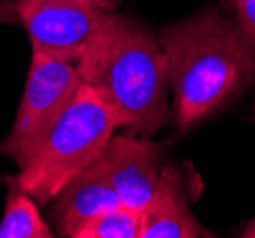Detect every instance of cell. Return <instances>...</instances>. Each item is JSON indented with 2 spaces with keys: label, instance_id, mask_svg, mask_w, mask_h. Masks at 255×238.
<instances>
[{
  "label": "cell",
  "instance_id": "obj_11",
  "mask_svg": "<svg viewBox=\"0 0 255 238\" xmlns=\"http://www.w3.org/2000/svg\"><path fill=\"white\" fill-rule=\"evenodd\" d=\"M255 52V0H223Z\"/></svg>",
  "mask_w": 255,
  "mask_h": 238
},
{
  "label": "cell",
  "instance_id": "obj_2",
  "mask_svg": "<svg viewBox=\"0 0 255 238\" xmlns=\"http://www.w3.org/2000/svg\"><path fill=\"white\" fill-rule=\"evenodd\" d=\"M76 71L117 113L126 133L150 137L168 124V57L158 38L135 19L109 11Z\"/></svg>",
  "mask_w": 255,
  "mask_h": 238
},
{
  "label": "cell",
  "instance_id": "obj_12",
  "mask_svg": "<svg viewBox=\"0 0 255 238\" xmlns=\"http://www.w3.org/2000/svg\"><path fill=\"white\" fill-rule=\"evenodd\" d=\"M240 237H244V238H255V219L252 221V223H248L246 225V229L242 231V235Z\"/></svg>",
  "mask_w": 255,
  "mask_h": 238
},
{
  "label": "cell",
  "instance_id": "obj_9",
  "mask_svg": "<svg viewBox=\"0 0 255 238\" xmlns=\"http://www.w3.org/2000/svg\"><path fill=\"white\" fill-rule=\"evenodd\" d=\"M8 195L0 221V238H52L53 231L42 219L38 204L21 189L15 177H6Z\"/></svg>",
  "mask_w": 255,
  "mask_h": 238
},
{
  "label": "cell",
  "instance_id": "obj_1",
  "mask_svg": "<svg viewBox=\"0 0 255 238\" xmlns=\"http://www.w3.org/2000/svg\"><path fill=\"white\" fill-rule=\"evenodd\" d=\"M168 57L173 120L191 130L255 84V52L238 21L200 10L156 33Z\"/></svg>",
  "mask_w": 255,
  "mask_h": 238
},
{
  "label": "cell",
  "instance_id": "obj_7",
  "mask_svg": "<svg viewBox=\"0 0 255 238\" xmlns=\"http://www.w3.org/2000/svg\"><path fill=\"white\" fill-rule=\"evenodd\" d=\"M213 237L191 212L187 187L173 166H164L158 187L141 212V238Z\"/></svg>",
  "mask_w": 255,
  "mask_h": 238
},
{
  "label": "cell",
  "instance_id": "obj_10",
  "mask_svg": "<svg viewBox=\"0 0 255 238\" xmlns=\"http://www.w3.org/2000/svg\"><path fill=\"white\" fill-rule=\"evenodd\" d=\"M73 238H141V212L120 204L86 221Z\"/></svg>",
  "mask_w": 255,
  "mask_h": 238
},
{
  "label": "cell",
  "instance_id": "obj_6",
  "mask_svg": "<svg viewBox=\"0 0 255 238\" xmlns=\"http://www.w3.org/2000/svg\"><path fill=\"white\" fill-rule=\"evenodd\" d=\"M99 162L120 202L143 212L158 187L164 170L160 149L139 135H113L99 154Z\"/></svg>",
  "mask_w": 255,
  "mask_h": 238
},
{
  "label": "cell",
  "instance_id": "obj_5",
  "mask_svg": "<svg viewBox=\"0 0 255 238\" xmlns=\"http://www.w3.org/2000/svg\"><path fill=\"white\" fill-rule=\"evenodd\" d=\"M115 8L117 0H17L11 11L29 34L32 52L76 65L101 19Z\"/></svg>",
  "mask_w": 255,
  "mask_h": 238
},
{
  "label": "cell",
  "instance_id": "obj_8",
  "mask_svg": "<svg viewBox=\"0 0 255 238\" xmlns=\"http://www.w3.org/2000/svg\"><path fill=\"white\" fill-rule=\"evenodd\" d=\"M53 223L57 235L73 238L78 229L109 208L120 206L117 191L109 183L97 156L88 168L73 177L53 198Z\"/></svg>",
  "mask_w": 255,
  "mask_h": 238
},
{
  "label": "cell",
  "instance_id": "obj_3",
  "mask_svg": "<svg viewBox=\"0 0 255 238\" xmlns=\"http://www.w3.org/2000/svg\"><path fill=\"white\" fill-rule=\"evenodd\" d=\"M122 124L111 105L82 82L17 181L36 204H48L63 187L103 152Z\"/></svg>",
  "mask_w": 255,
  "mask_h": 238
},
{
  "label": "cell",
  "instance_id": "obj_13",
  "mask_svg": "<svg viewBox=\"0 0 255 238\" xmlns=\"http://www.w3.org/2000/svg\"><path fill=\"white\" fill-rule=\"evenodd\" d=\"M15 2H17V0H10V2H8V4H6L2 10H0V13H4L6 10H13V4H15Z\"/></svg>",
  "mask_w": 255,
  "mask_h": 238
},
{
  "label": "cell",
  "instance_id": "obj_4",
  "mask_svg": "<svg viewBox=\"0 0 255 238\" xmlns=\"http://www.w3.org/2000/svg\"><path fill=\"white\" fill-rule=\"evenodd\" d=\"M82 78L75 63L32 52L21 105L0 152L23 170L34 158L63 111L73 101Z\"/></svg>",
  "mask_w": 255,
  "mask_h": 238
}]
</instances>
